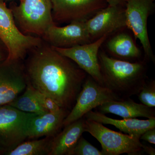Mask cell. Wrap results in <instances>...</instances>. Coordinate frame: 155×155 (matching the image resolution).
Returning <instances> with one entry per match:
<instances>
[{"instance_id": "cell-1", "label": "cell", "mask_w": 155, "mask_h": 155, "mask_svg": "<svg viewBox=\"0 0 155 155\" xmlns=\"http://www.w3.org/2000/svg\"><path fill=\"white\" fill-rule=\"evenodd\" d=\"M27 56L23 64L31 85L51 98L62 109L71 110L87 73L43 41Z\"/></svg>"}, {"instance_id": "cell-2", "label": "cell", "mask_w": 155, "mask_h": 155, "mask_svg": "<svg viewBox=\"0 0 155 155\" xmlns=\"http://www.w3.org/2000/svg\"><path fill=\"white\" fill-rule=\"evenodd\" d=\"M103 85L121 100L138 94L147 83V67L143 62L131 63L109 57L98 56Z\"/></svg>"}, {"instance_id": "cell-3", "label": "cell", "mask_w": 155, "mask_h": 155, "mask_svg": "<svg viewBox=\"0 0 155 155\" xmlns=\"http://www.w3.org/2000/svg\"><path fill=\"white\" fill-rule=\"evenodd\" d=\"M10 9L18 28L26 35L42 38L48 29L56 24L51 0H20L19 6Z\"/></svg>"}, {"instance_id": "cell-4", "label": "cell", "mask_w": 155, "mask_h": 155, "mask_svg": "<svg viewBox=\"0 0 155 155\" xmlns=\"http://www.w3.org/2000/svg\"><path fill=\"white\" fill-rule=\"evenodd\" d=\"M0 40L8 52L6 61H23L31 50L43 41L39 37L22 33L15 23L11 9L1 2Z\"/></svg>"}, {"instance_id": "cell-5", "label": "cell", "mask_w": 155, "mask_h": 155, "mask_svg": "<svg viewBox=\"0 0 155 155\" xmlns=\"http://www.w3.org/2000/svg\"><path fill=\"white\" fill-rule=\"evenodd\" d=\"M84 130L99 142L104 155H139L143 151L140 139L111 130L99 122L85 119Z\"/></svg>"}, {"instance_id": "cell-6", "label": "cell", "mask_w": 155, "mask_h": 155, "mask_svg": "<svg viewBox=\"0 0 155 155\" xmlns=\"http://www.w3.org/2000/svg\"><path fill=\"white\" fill-rule=\"evenodd\" d=\"M22 112L10 105L0 106V148L2 155L27 139L28 123L34 114Z\"/></svg>"}, {"instance_id": "cell-7", "label": "cell", "mask_w": 155, "mask_h": 155, "mask_svg": "<svg viewBox=\"0 0 155 155\" xmlns=\"http://www.w3.org/2000/svg\"><path fill=\"white\" fill-rule=\"evenodd\" d=\"M110 89L95 81L90 75L87 77L73 107L63 122L65 127L84 117L93 109L111 101H120Z\"/></svg>"}, {"instance_id": "cell-8", "label": "cell", "mask_w": 155, "mask_h": 155, "mask_svg": "<svg viewBox=\"0 0 155 155\" xmlns=\"http://www.w3.org/2000/svg\"><path fill=\"white\" fill-rule=\"evenodd\" d=\"M52 16L56 23L86 22L106 7L107 0H51Z\"/></svg>"}, {"instance_id": "cell-9", "label": "cell", "mask_w": 155, "mask_h": 155, "mask_svg": "<svg viewBox=\"0 0 155 155\" xmlns=\"http://www.w3.org/2000/svg\"><path fill=\"white\" fill-rule=\"evenodd\" d=\"M154 0H126V27L133 31L135 39L140 41L146 57L155 61L149 38L147 19L153 9Z\"/></svg>"}, {"instance_id": "cell-10", "label": "cell", "mask_w": 155, "mask_h": 155, "mask_svg": "<svg viewBox=\"0 0 155 155\" xmlns=\"http://www.w3.org/2000/svg\"><path fill=\"white\" fill-rule=\"evenodd\" d=\"M109 35L105 34L95 41L73 47L54 48L63 55L71 59L95 81L103 85L98 60V51Z\"/></svg>"}, {"instance_id": "cell-11", "label": "cell", "mask_w": 155, "mask_h": 155, "mask_svg": "<svg viewBox=\"0 0 155 155\" xmlns=\"http://www.w3.org/2000/svg\"><path fill=\"white\" fill-rule=\"evenodd\" d=\"M27 78L22 61L0 64V106L8 104L25 90Z\"/></svg>"}, {"instance_id": "cell-12", "label": "cell", "mask_w": 155, "mask_h": 155, "mask_svg": "<svg viewBox=\"0 0 155 155\" xmlns=\"http://www.w3.org/2000/svg\"><path fill=\"white\" fill-rule=\"evenodd\" d=\"M54 48H67L90 43L91 38L85 22H75L63 27L51 26L42 37Z\"/></svg>"}, {"instance_id": "cell-13", "label": "cell", "mask_w": 155, "mask_h": 155, "mask_svg": "<svg viewBox=\"0 0 155 155\" xmlns=\"http://www.w3.org/2000/svg\"><path fill=\"white\" fill-rule=\"evenodd\" d=\"M85 22L91 39L109 35L126 27L125 8L121 6L108 5Z\"/></svg>"}, {"instance_id": "cell-14", "label": "cell", "mask_w": 155, "mask_h": 155, "mask_svg": "<svg viewBox=\"0 0 155 155\" xmlns=\"http://www.w3.org/2000/svg\"><path fill=\"white\" fill-rule=\"evenodd\" d=\"M69 112L63 109L55 113L34 114L28 124L27 139L55 136L63 127L64 119Z\"/></svg>"}, {"instance_id": "cell-15", "label": "cell", "mask_w": 155, "mask_h": 155, "mask_svg": "<svg viewBox=\"0 0 155 155\" xmlns=\"http://www.w3.org/2000/svg\"><path fill=\"white\" fill-rule=\"evenodd\" d=\"M84 117L102 124L113 125L122 132L140 139L146 130L155 127V118L147 120H140L136 118L119 120L110 118L98 111L92 110L87 113Z\"/></svg>"}, {"instance_id": "cell-16", "label": "cell", "mask_w": 155, "mask_h": 155, "mask_svg": "<svg viewBox=\"0 0 155 155\" xmlns=\"http://www.w3.org/2000/svg\"><path fill=\"white\" fill-rule=\"evenodd\" d=\"M98 112L102 114H114L123 119L144 117L147 119L155 118V111L142 104L136 103L129 98L120 101L107 102L97 107Z\"/></svg>"}, {"instance_id": "cell-17", "label": "cell", "mask_w": 155, "mask_h": 155, "mask_svg": "<svg viewBox=\"0 0 155 155\" xmlns=\"http://www.w3.org/2000/svg\"><path fill=\"white\" fill-rule=\"evenodd\" d=\"M84 117L65 126L54 137L49 155H70L78 140L85 132Z\"/></svg>"}, {"instance_id": "cell-18", "label": "cell", "mask_w": 155, "mask_h": 155, "mask_svg": "<svg viewBox=\"0 0 155 155\" xmlns=\"http://www.w3.org/2000/svg\"><path fill=\"white\" fill-rule=\"evenodd\" d=\"M108 50L113 55L126 60L140 57L141 52L128 34L120 33L112 38L107 43Z\"/></svg>"}, {"instance_id": "cell-19", "label": "cell", "mask_w": 155, "mask_h": 155, "mask_svg": "<svg viewBox=\"0 0 155 155\" xmlns=\"http://www.w3.org/2000/svg\"><path fill=\"white\" fill-rule=\"evenodd\" d=\"M54 137L23 141L4 155H49Z\"/></svg>"}, {"instance_id": "cell-20", "label": "cell", "mask_w": 155, "mask_h": 155, "mask_svg": "<svg viewBox=\"0 0 155 155\" xmlns=\"http://www.w3.org/2000/svg\"><path fill=\"white\" fill-rule=\"evenodd\" d=\"M22 93L8 105L25 113L37 114L48 113L40 104L35 94L34 88L28 80L26 88Z\"/></svg>"}, {"instance_id": "cell-21", "label": "cell", "mask_w": 155, "mask_h": 155, "mask_svg": "<svg viewBox=\"0 0 155 155\" xmlns=\"http://www.w3.org/2000/svg\"><path fill=\"white\" fill-rule=\"evenodd\" d=\"M138 99L142 104L153 108L155 107V81L147 82L138 94Z\"/></svg>"}, {"instance_id": "cell-22", "label": "cell", "mask_w": 155, "mask_h": 155, "mask_svg": "<svg viewBox=\"0 0 155 155\" xmlns=\"http://www.w3.org/2000/svg\"><path fill=\"white\" fill-rule=\"evenodd\" d=\"M70 155H104L101 151L81 137Z\"/></svg>"}, {"instance_id": "cell-23", "label": "cell", "mask_w": 155, "mask_h": 155, "mask_svg": "<svg viewBox=\"0 0 155 155\" xmlns=\"http://www.w3.org/2000/svg\"><path fill=\"white\" fill-rule=\"evenodd\" d=\"M34 91L35 94L40 104L42 107L48 112L55 113L63 109L51 98L42 93L35 88Z\"/></svg>"}, {"instance_id": "cell-24", "label": "cell", "mask_w": 155, "mask_h": 155, "mask_svg": "<svg viewBox=\"0 0 155 155\" xmlns=\"http://www.w3.org/2000/svg\"><path fill=\"white\" fill-rule=\"evenodd\" d=\"M140 139L148 142L152 144H155V127L146 130L140 136Z\"/></svg>"}, {"instance_id": "cell-25", "label": "cell", "mask_w": 155, "mask_h": 155, "mask_svg": "<svg viewBox=\"0 0 155 155\" xmlns=\"http://www.w3.org/2000/svg\"><path fill=\"white\" fill-rule=\"evenodd\" d=\"M108 5L110 6H125L126 0H107Z\"/></svg>"}, {"instance_id": "cell-26", "label": "cell", "mask_w": 155, "mask_h": 155, "mask_svg": "<svg viewBox=\"0 0 155 155\" xmlns=\"http://www.w3.org/2000/svg\"><path fill=\"white\" fill-rule=\"evenodd\" d=\"M142 149L143 151L148 154L149 155H155V149L152 147L148 146L143 144Z\"/></svg>"}, {"instance_id": "cell-27", "label": "cell", "mask_w": 155, "mask_h": 155, "mask_svg": "<svg viewBox=\"0 0 155 155\" xmlns=\"http://www.w3.org/2000/svg\"><path fill=\"white\" fill-rule=\"evenodd\" d=\"M8 57V52L7 50L3 51L0 49V64L4 63Z\"/></svg>"}, {"instance_id": "cell-28", "label": "cell", "mask_w": 155, "mask_h": 155, "mask_svg": "<svg viewBox=\"0 0 155 155\" xmlns=\"http://www.w3.org/2000/svg\"><path fill=\"white\" fill-rule=\"evenodd\" d=\"M3 152V150L0 148V155H2Z\"/></svg>"}]
</instances>
